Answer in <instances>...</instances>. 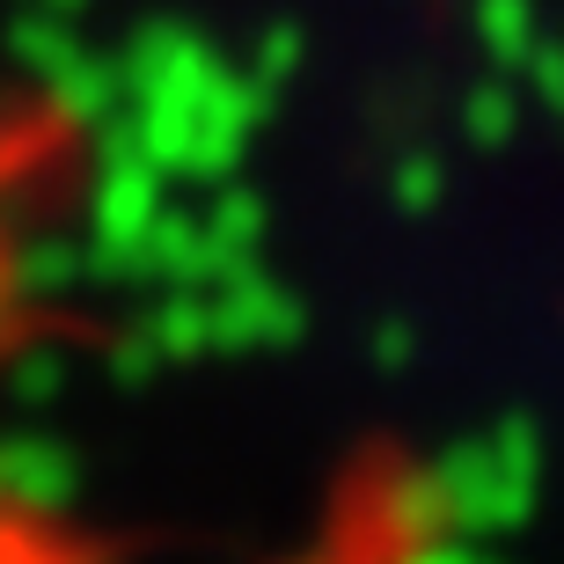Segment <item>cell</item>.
<instances>
[{
  "instance_id": "1",
  "label": "cell",
  "mask_w": 564,
  "mask_h": 564,
  "mask_svg": "<svg viewBox=\"0 0 564 564\" xmlns=\"http://www.w3.org/2000/svg\"><path fill=\"white\" fill-rule=\"evenodd\" d=\"M535 477H543V455H535V433L528 425H499L477 447H455L440 462V521L462 528V535H499V528L528 521L535 506Z\"/></svg>"
},
{
  "instance_id": "2",
  "label": "cell",
  "mask_w": 564,
  "mask_h": 564,
  "mask_svg": "<svg viewBox=\"0 0 564 564\" xmlns=\"http://www.w3.org/2000/svg\"><path fill=\"white\" fill-rule=\"evenodd\" d=\"M206 323H213V352H264V345H286L301 330V308L257 272H235L213 286Z\"/></svg>"
},
{
  "instance_id": "3",
  "label": "cell",
  "mask_w": 564,
  "mask_h": 564,
  "mask_svg": "<svg viewBox=\"0 0 564 564\" xmlns=\"http://www.w3.org/2000/svg\"><path fill=\"white\" fill-rule=\"evenodd\" d=\"M74 491L66 477V455H52L44 440H0V499H22V506H52Z\"/></svg>"
}]
</instances>
